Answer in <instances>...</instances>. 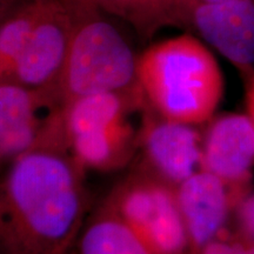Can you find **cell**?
Here are the masks:
<instances>
[{
  "instance_id": "6da1fadb",
  "label": "cell",
  "mask_w": 254,
  "mask_h": 254,
  "mask_svg": "<svg viewBox=\"0 0 254 254\" xmlns=\"http://www.w3.org/2000/svg\"><path fill=\"white\" fill-rule=\"evenodd\" d=\"M81 176L60 141L13 159L0 180V254H72L86 220Z\"/></svg>"
},
{
  "instance_id": "7a4b0ae2",
  "label": "cell",
  "mask_w": 254,
  "mask_h": 254,
  "mask_svg": "<svg viewBox=\"0 0 254 254\" xmlns=\"http://www.w3.org/2000/svg\"><path fill=\"white\" fill-rule=\"evenodd\" d=\"M136 77L150 109L163 118L193 126L207 124L225 92L218 59L190 33L152 44L138 56Z\"/></svg>"
},
{
  "instance_id": "3957f363",
  "label": "cell",
  "mask_w": 254,
  "mask_h": 254,
  "mask_svg": "<svg viewBox=\"0 0 254 254\" xmlns=\"http://www.w3.org/2000/svg\"><path fill=\"white\" fill-rule=\"evenodd\" d=\"M73 27L57 91L63 107L84 95L116 92L141 93L138 56L103 12L88 0H65Z\"/></svg>"
},
{
  "instance_id": "277c9868",
  "label": "cell",
  "mask_w": 254,
  "mask_h": 254,
  "mask_svg": "<svg viewBox=\"0 0 254 254\" xmlns=\"http://www.w3.org/2000/svg\"><path fill=\"white\" fill-rule=\"evenodd\" d=\"M147 107L142 93L103 92L74 99L60 114L63 145L82 172L125 166L138 150L141 127L131 116Z\"/></svg>"
},
{
  "instance_id": "5b68a950",
  "label": "cell",
  "mask_w": 254,
  "mask_h": 254,
  "mask_svg": "<svg viewBox=\"0 0 254 254\" xmlns=\"http://www.w3.org/2000/svg\"><path fill=\"white\" fill-rule=\"evenodd\" d=\"M104 205L118 215L153 254H192L176 187L144 168L119 183Z\"/></svg>"
},
{
  "instance_id": "8992f818",
  "label": "cell",
  "mask_w": 254,
  "mask_h": 254,
  "mask_svg": "<svg viewBox=\"0 0 254 254\" xmlns=\"http://www.w3.org/2000/svg\"><path fill=\"white\" fill-rule=\"evenodd\" d=\"M196 127L163 118L147 107L138 146L144 155V170L173 187L199 171L202 134Z\"/></svg>"
},
{
  "instance_id": "52a82bcc",
  "label": "cell",
  "mask_w": 254,
  "mask_h": 254,
  "mask_svg": "<svg viewBox=\"0 0 254 254\" xmlns=\"http://www.w3.org/2000/svg\"><path fill=\"white\" fill-rule=\"evenodd\" d=\"M202 135L201 170L230 187L239 201L251 190L254 170V128L246 113L227 112L207 123Z\"/></svg>"
},
{
  "instance_id": "ba28073f",
  "label": "cell",
  "mask_w": 254,
  "mask_h": 254,
  "mask_svg": "<svg viewBox=\"0 0 254 254\" xmlns=\"http://www.w3.org/2000/svg\"><path fill=\"white\" fill-rule=\"evenodd\" d=\"M72 27L71 9L65 0H45L43 14L7 81L32 88H57Z\"/></svg>"
},
{
  "instance_id": "9c48e42d",
  "label": "cell",
  "mask_w": 254,
  "mask_h": 254,
  "mask_svg": "<svg viewBox=\"0 0 254 254\" xmlns=\"http://www.w3.org/2000/svg\"><path fill=\"white\" fill-rule=\"evenodd\" d=\"M193 28L208 46L244 72L254 68V0H225L190 13Z\"/></svg>"
},
{
  "instance_id": "30bf717a",
  "label": "cell",
  "mask_w": 254,
  "mask_h": 254,
  "mask_svg": "<svg viewBox=\"0 0 254 254\" xmlns=\"http://www.w3.org/2000/svg\"><path fill=\"white\" fill-rule=\"evenodd\" d=\"M176 196L192 254H198L225 232L236 196L222 180L201 168L176 187Z\"/></svg>"
},
{
  "instance_id": "8fae6325",
  "label": "cell",
  "mask_w": 254,
  "mask_h": 254,
  "mask_svg": "<svg viewBox=\"0 0 254 254\" xmlns=\"http://www.w3.org/2000/svg\"><path fill=\"white\" fill-rule=\"evenodd\" d=\"M72 254H153L107 206L85 220Z\"/></svg>"
},
{
  "instance_id": "7c38bea8",
  "label": "cell",
  "mask_w": 254,
  "mask_h": 254,
  "mask_svg": "<svg viewBox=\"0 0 254 254\" xmlns=\"http://www.w3.org/2000/svg\"><path fill=\"white\" fill-rule=\"evenodd\" d=\"M45 8V0H28L0 24V81H7Z\"/></svg>"
},
{
  "instance_id": "4fadbf2b",
  "label": "cell",
  "mask_w": 254,
  "mask_h": 254,
  "mask_svg": "<svg viewBox=\"0 0 254 254\" xmlns=\"http://www.w3.org/2000/svg\"><path fill=\"white\" fill-rule=\"evenodd\" d=\"M105 14L122 19L142 38L161 27L174 26L171 0H88Z\"/></svg>"
},
{
  "instance_id": "5bb4252c",
  "label": "cell",
  "mask_w": 254,
  "mask_h": 254,
  "mask_svg": "<svg viewBox=\"0 0 254 254\" xmlns=\"http://www.w3.org/2000/svg\"><path fill=\"white\" fill-rule=\"evenodd\" d=\"M198 254H254V241L246 237L245 240H232L225 237L224 232L202 247Z\"/></svg>"
},
{
  "instance_id": "9a60e30c",
  "label": "cell",
  "mask_w": 254,
  "mask_h": 254,
  "mask_svg": "<svg viewBox=\"0 0 254 254\" xmlns=\"http://www.w3.org/2000/svg\"><path fill=\"white\" fill-rule=\"evenodd\" d=\"M237 221L244 236L254 241V190L251 189L241 196L236 207Z\"/></svg>"
},
{
  "instance_id": "2e32d148",
  "label": "cell",
  "mask_w": 254,
  "mask_h": 254,
  "mask_svg": "<svg viewBox=\"0 0 254 254\" xmlns=\"http://www.w3.org/2000/svg\"><path fill=\"white\" fill-rule=\"evenodd\" d=\"M225 0H171L174 26L185 27L186 21L194 9L201 6L213 5Z\"/></svg>"
},
{
  "instance_id": "e0dca14e",
  "label": "cell",
  "mask_w": 254,
  "mask_h": 254,
  "mask_svg": "<svg viewBox=\"0 0 254 254\" xmlns=\"http://www.w3.org/2000/svg\"><path fill=\"white\" fill-rule=\"evenodd\" d=\"M244 78V90H245L246 114L252 123L254 128V68L241 72Z\"/></svg>"
},
{
  "instance_id": "ac0fdd59",
  "label": "cell",
  "mask_w": 254,
  "mask_h": 254,
  "mask_svg": "<svg viewBox=\"0 0 254 254\" xmlns=\"http://www.w3.org/2000/svg\"><path fill=\"white\" fill-rule=\"evenodd\" d=\"M28 0H0V24Z\"/></svg>"
}]
</instances>
